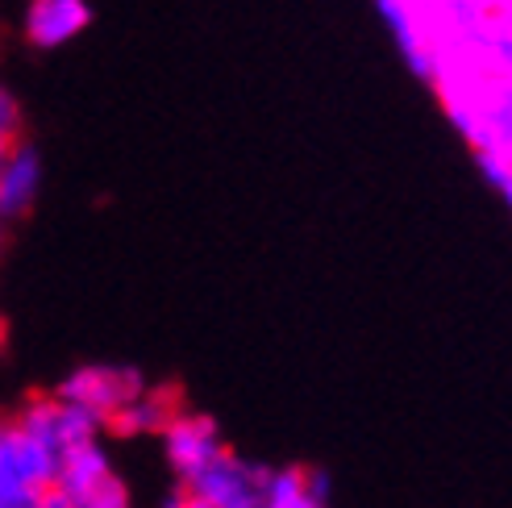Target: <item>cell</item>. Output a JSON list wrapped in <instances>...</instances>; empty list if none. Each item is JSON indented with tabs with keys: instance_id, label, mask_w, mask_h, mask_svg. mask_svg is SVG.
I'll return each instance as SVG.
<instances>
[{
	"instance_id": "2",
	"label": "cell",
	"mask_w": 512,
	"mask_h": 508,
	"mask_svg": "<svg viewBox=\"0 0 512 508\" xmlns=\"http://www.w3.org/2000/svg\"><path fill=\"white\" fill-rule=\"evenodd\" d=\"M13 425H21L30 438H38L50 454H59V459L67 463L71 454H80L84 446L100 442V425L92 413L84 409H75V404H67L63 396L55 392H42V396H30V400H21L17 404V413L9 417Z\"/></svg>"
},
{
	"instance_id": "4",
	"label": "cell",
	"mask_w": 512,
	"mask_h": 508,
	"mask_svg": "<svg viewBox=\"0 0 512 508\" xmlns=\"http://www.w3.org/2000/svg\"><path fill=\"white\" fill-rule=\"evenodd\" d=\"M55 496L67 508H130V488H125L121 471L113 467L109 450L100 442L84 446L63 463Z\"/></svg>"
},
{
	"instance_id": "6",
	"label": "cell",
	"mask_w": 512,
	"mask_h": 508,
	"mask_svg": "<svg viewBox=\"0 0 512 508\" xmlns=\"http://www.w3.org/2000/svg\"><path fill=\"white\" fill-rule=\"evenodd\" d=\"M92 21L88 0H30L21 13V38L38 50L67 46L71 38H80Z\"/></svg>"
},
{
	"instance_id": "7",
	"label": "cell",
	"mask_w": 512,
	"mask_h": 508,
	"mask_svg": "<svg viewBox=\"0 0 512 508\" xmlns=\"http://www.w3.org/2000/svg\"><path fill=\"white\" fill-rule=\"evenodd\" d=\"M42 192V159L30 142H13L0 155V217L17 221L34 209Z\"/></svg>"
},
{
	"instance_id": "9",
	"label": "cell",
	"mask_w": 512,
	"mask_h": 508,
	"mask_svg": "<svg viewBox=\"0 0 512 508\" xmlns=\"http://www.w3.org/2000/svg\"><path fill=\"white\" fill-rule=\"evenodd\" d=\"M184 413L179 409V400H175V392L171 388H150L146 396H138L130 409H125L109 429L113 434H121V438H138V434H167V425Z\"/></svg>"
},
{
	"instance_id": "11",
	"label": "cell",
	"mask_w": 512,
	"mask_h": 508,
	"mask_svg": "<svg viewBox=\"0 0 512 508\" xmlns=\"http://www.w3.org/2000/svg\"><path fill=\"white\" fill-rule=\"evenodd\" d=\"M0 508H67L59 496H50V500H21V504H0Z\"/></svg>"
},
{
	"instance_id": "10",
	"label": "cell",
	"mask_w": 512,
	"mask_h": 508,
	"mask_svg": "<svg viewBox=\"0 0 512 508\" xmlns=\"http://www.w3.org/2000/svg\"><path fill=\"white\" fill-rule=\"evenodd\" d=\"M17 125H21V109H17L13 92H0V134H5V146L21 142L17 138Z\"/></svg>"
},
{
	"instance_id": "8",
	"label": "cell",
	"mask_w": 512,
	"mask_h": 508,
	"mask_svg": "<svg viewBox=\"0 0 512 508\" xmlns=\"http://www.w3.org/2000/svg\"><path fill=\"white\" fill-rule=\"evenodd\" d=\"M375 9L383 13V21L392 25L408 67H413L417 75H425V80H438V55H433V42H429V30L421 21L417 0H375Z\"/></svg>"
},
{
	"instance_id": "5",
	"label": "cell",
	"mask_w": 512,
	"mask_h": 508,
	"mask_svg": "<svg viewBox=\"0 0 512 508\" xmlns=\"http://www.w3.org/2000/svg\"><path fill=\"white\" fill-rule=\"evenodd\" d=\"M163 454H167V463L175 471V484H188V479H196L200 471H209L221 454H229V446H225L213 417L179 413L163 434Z\"/></svg>"
},
{
	"instance_id": "1",
	"label": "cell",
	"mask_w": 512,
	"mask_h": 508,
	"mask_svg": "<svg viewBox=\"0 0 512 508\" xmlns=\"http://www.w3.org/2000/svg\"><path fill=\"white\" fill-rule=\"evenodd\" d=\"M59 475H63L59 454H50L21 425L5 421V429H0V504L50 500L59 488Z\"/></svg>"
},
{
	"instance_id": "3",
	"label": "cell",
	"mask_w": 512,
	"mask_h": 508,
	"mask_svg": "<svg viewBox=\"0 0 512 508\" xmlns=\"http://www.w3.org/2000/svg\"><path fill=\"white\" fill-rule=\"evenodd\" d=\"M146 392H150V384L142 379V371H134V367H109V363L75 367L63 384L55 388V396H63L67 404H75V409L92 413L105 429Z\"/></svg>"
}]
</instances>
